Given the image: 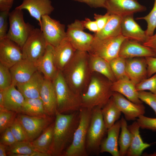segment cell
Segmentation results:
<instances>
[{
    "label": "cell",
    "mask_w": 156,
    "mask_h": 156,
    "mask_svg": "<svg viewBox=\"0 0 156 156\" xmlns=\"http://www.w3.org/2000/svg\"><path fill=\"white\" fill-rule=\"evenodd\" d=\"M55 118L49 153L51 156H62L73 140L79 123V111L68 114L57 112Z\"/></svg>",
    "instance_id": "obj_1"
},
{
    "label": "cell",
    "mask_w": 156,
    "mask_h": 156,
    "mask_svg": "<svg viewBox=\"0 0 156 156\" xmlns=\"http://www.w3.org/2000/svg\"><path fill=\"white\" fill-rule=\"evenodd\" d=\"M88 57V52L77 50L72 59L61 71L69 87L79 96L86 90L92 74Z\"/></svg>",
    "instance_id": "obj_2"
},
{
    "label": "cell",
    "mask_w": 156,
    "mask_h": 156,
    "mask_svg": "<svg viewBox=\"0 0 156 156\" xmlns=\"http://www.w3.org/2000/svg\"><path fill=\"white\" fill-rule=\"evenodd\" d=\"M112 83L101 74L92 73L86 90L80 96L81 107L102 108L112 96Z\"/></svg>",
    "instance_id": "obj_3"
},
{
    "label": "cell",
    "mask_w": 156,
    "mask_h": 156,
    "mask_svg": "<svg viewBox=\"0 0 156 156\" xmlns=\"http://www.w3.org/2000/svg\"><path fill=\"white\" fill-rule=\"evenodd\" d=\"M52 81L56 96L57 112L68 114L79 111L81 107L80 96L71 90L61 70H58Z\"/></svg>",
    "instance_id": "obj_4"
},
{
    "label": "cell",
    "mask_w": 156,
    "mask_h": 156,
    "mask_svg": "<svg viewBox=\"0 0 156 156\" xmlns=\"http://www.w3.org/2000/svg\"><path fill=\"white\" fill-rule=\"evenodd\" d=\"M92 109L81 107L79 110V120L72 142L64 152V156H87L86 148L87 133Z\"/></svg>",
    "instance_id": "obj_5"
},
{
    "label": "cell",
    "mask_w": 156,
    "mask_h": 156,
    "mask_svg": "<svg viewBox=\"0 0 156 156\" xmlns=\"http://www.w3.org/2000/svg\"><path fill=\"white\" fill-rule=\"evenodd\" d=\"M107 129L105 125L101 108L96 107L92 109L90 121L88 127L86 140V148L88 153H99L100 146Z\"/></svg>",
    "instance_id": "obj_6"
},
{
    "label": "cell",
    "mask_w": 156,
    "mask_h": 156,
    "mask_svg": "<svg viewBox=\"0 0 156 156\" xmlns=\"http://www.w3.org/2000/svg\"><path fill=\"white\" fill-rule=\"evenodd\" d=\"M8 19L10 26L6 37L21 49L35 28L29 23L25 22L22 10L15 8L9 12Z\"/></svg>",
    "instance_id": "obj_7"
},
{
    "label": "cell",
    "mask_w": 156,
    "mask_h": 156,
    "mask_svg": "<svg viewBox=\"0 0 156 156\" xmlns=\"http://www.w3.org/2000/svg\"><path fill=\"white\" fill-rule=\"evenodd\" d=\"M47 44L40 29L35 28L21 48L23 59L36 66L45 53Z\"/></svg>",
    "instance_id": "obj_8"
},
{
    "label": "cell",
    "mask_w": 156,
    "mask_h": 156,
    "mask_svg": "<svg viewBox=\"0 0 156 156\" xmlns=\"http://www.w3.org/2000/svg\"><path fill=\"white\" fill-rule=\"evenodd\" d=\"M126 38L122 35L102 40L94 38L88 52L99 56L109 62L119 56L121 44Z\"/></svg>",
    "instance_id": "obj_9"
},
{
    "label": "cell",
    "mask_w": 156,
    "mask_h": 156,
    "mask_svg": "<svg viewBox=\"0 0 156 156\" xmlns=\"http://www.w3.org/2000/svg\"><path fill=\"white\" fill-rule=\"evenodd\" d=\"M32 116L18 113L16 118L23 127L28 141L31 142L53 121V118Z\"/></svg>",
    "instance_id": "obj_10"
},
{
    "label": "cell",
    "mask_w": 156,
    "mask_h": 156,
    "mask_svg": "<svg viewBox=\"0 0 156 156\" xmlns=\"http://www.w3.org/2000/svg\"><path fill=\"white\" fill-rule=\"evenodd\" d=\"M81 21L75 20L67 26V38L77 50L88 52L94 39V36L83 31Z\"/></svg>",
    "instance_id": "obj_11"
},
{
    "label": "cell",
    "mask_w": 156,
    "mask_h": 156,
    "mask_svg": "<svg viewBox=\"0 0 156 156\" xmlns=\"http://www.w3.org/2000/svg\"><path fill=\"white\" fill-rule=\"evenodd\" d=\"M40 27L47 44L54 47L67 38L65 25L59 21L51 18L49 15L42 16Z\"/></svg>",
    "instance_id": "obj_12"
},
{
    "label": "cell",
    "mask_w": 156,
    "mask_h": 156,
    "mask_svg": "<svg viewBox=\"0 0 156 156\" xmlns=\"http://www.w3.org/2000/svg\"><path fill=\"white\" fill-rule=\"evenodd\" d=\"M105 8L111 14L122 18L146 10L137 0H105Z\"/></svg>",
    "instance_id": "obj_13"
},
{
    "label": "cell",
    "mask_w": 156,
    "mask_h": 156,
    "mask_svg": "<svg viewBox=\"0 0 156 156\" xmlns=\"http://www.w3.org/2000/svg\"><path fill=\"white\" fill-rule=\"evenodd\" d=\"M22 59L21 49L17 44L6 37L0 40V63L10 68Z\"/></svg>",
    "instance_id": "obj_14"
},
{
    "label": "cell",
    "mask_w": 156,
    "mask_h": 156,
    "mask_svg": "<svg viewBox=\"0 0 156 156\" xmlns=\"http://www.w3.org/2000/svg\"><path fill=\"white\" fill-rule=\"evenodd\" d=\"M112 97L116 105L128 121L134 120L145 113V108L142 104L135 103L121 94L113 92Z\"/></svg>",
    "instance_id": "obj_15"
},
{
    "label": "cell",
    "mask_w": 156,
    "mask_h": 156,
    "mask_svg": "<svg viewBox=\"0 0 156 156\" xmlns=\"http://www.w3.org/2000/svg\"><path fill=\"white\" fill-rule=\"evenodd\" d=\"M15 8L28 11L30 16L38 21L40 26L42 16L49 15L54 9L51 0H23Z\"/></svg>",
    "instance_id": "obj_16"
},
{
    "label": "cell",
    "mask_w": 156,
    "mask_h": 156,
    "mask_svg": "<svg viewBox=\"0 0 156 156\" xmlns=\"http://www.w3.org/2000/svg\"><path fill=\"white\" fill-rule=\"evenodd\" d=\"M137 41L125 39L120 46L119 56L125 59L137 57H156L150 49Z\"/></svg>",
    "instance_id": "obj_17"
},
{
    "label": "cell",
    "mask_w": 156,
    "mask_h": 156,
    "mask_svg": "<svg viewBox=\"0 0 156 156\" xmlns=\"http://www.w3.org/2000/svg\"><path fill=\"white\" fill-rule=\"evenodd\" d=\"M147 64L145 57L126 59V73L135 85L147 78Z\"/></svg>",
    "instance_id": "obj_18"
},
{
    "label": "cell",
    "mask_w": 156,
    "mask_h": 156,
    "mask_svg": "<svg viewBox=\"0 0 156 156\" xmlns=\"http://www.w3.org/2000/svg\"><path fill=\"white\" fill-rule=\"evenodd\" d=\"M9 69L12 77V85L15 86L28 81L38 70L34 63L25 59H22Z\"/></svg>",
    "instance_id": "obj_19"
},
{
    "label": "cell",
    "mask_w": 156,
    "mask_h": 156,
    "mask_svg": "<svg viewBox=\"0 0 156 156\" xmlns=\"http://www.w3.org/2000/svg\"><path fill=\"white\" fill-rule=\"evenodd\" d=\"M54 47L47 44L44 54L36 64L38 70L44 78L52 81L58 70L54 56Z\"/></svg>",
    "instance_id": "obj_20"
},
{
    "label": "cell",
    "mask_w": 156,
    "mask_h": 156,
    "mask_svg": "<svg viewBox=\"0 0 156 156\" xmlns=\"http://www.w3.org/2000/svg\"><path fill=\"white\" fill-rule=\"evenodd\" d=\"M121 35L127 39L142 43L147 37L145 31L134 20L133 15L122 18Z\"/></svg>",
    "instance_id": "obj_21"
},
{
    "label": "cell",
    "mask_w": 156,
    "mask_h": 156,
    "mask_svg": "<svg viewBox=\"0 0 156 156\" xmlns=\"http://www.w3.org/2000/svg\"><path fill=\"white\" fill-rule=\"evenodd\" d=\"M120 128V120L107 129V137L103 139L101 144L100 153L107 152L112 156H120L118 140Z\"/></svg>",
    "instance_id": "obj_22"
},
{
    "label": "cell",
    "mask_w": 156,
    "mask_h": 156,
    "mask_svg": "<svg viewBox=\"0 0 156 156\" xmlns=\"http://www.w3.org/2000/svg\"><path fill=\"white\" fill-rule=\"evenodd\" d=\"M40 94L48 115L55 117L57 111V101L55 90L51 81L44 78Z\"/></svg>",
    "instance_id": "obj_23"
},
{
    "label": "cell",
    "mask_w": 156,
    "mask_h": 156,
    "mask_svg": "<svg viewBox=\"0 0 156 156\" xmlns=\"http://www.w3.org/2000/svg\"><path fill=\"white\" fill-rule=\"evenodd\" d=\"M44 79L42 74L38 70L28 81L17 84L16 86L25 99L40 98V91Z\"/></svg>",
    "instance_id": "obj_24"
},
{
    "label": "cell",
    "mask_w": 156,
    "mask_h": 156,
    "mask_svg": "<svg viewBox=\"0 0 156 156\" xmlns=\"http://www.w3.org/2000/svg\"><path fill=\"white\" fill-rule=\"evenodd\" d=\"M76 49L67 38L54 47V56L57 67L62 71L70 61Z\"/></svg>",
    "instance_id": "obj_25"
},
{
    "label": "cell",
    "mask_w": 156,
    "mask_h": 156,
    "mask_svg": "<svg viewBox=\"0 0 156 156\" xmlns=\"http://www.w3.org/2000/svg\"><path fill=\"white\" fill-rule=\"evenodd\" d=\"M135 86L128 77H125L113 82L111 89L113 92L121 94L135 103L142 104L139 98Z\"/></svg>",
    "instance_id": "obj_26"
},
{
    "label": "cell",
    "mask_w": 156,
    "mask_h": 156,
    "mask_svg": "<svg viewBox=\"0 0 156 156\" xmlns=\"http://www.w3.org/2000/svg\"><path fill=\"white\" fill-rule=\"evenodd\" d=\"M128 128L131 135L130 144L126 156H140L143 151L150 146V144L143 141L140 133V125L137 121L128 125Z\"/></svg>",
    "instance_id": "obj_27"
},
{
    "label": "cell",
    "mask_w": 156,
    "mask_h": 156,
    "mask_svg": "<svg viewBox=\"0 0 156 156\" xmlns=\"http://www.w3.org/2000/svg\"><path fill=\"white\" fill-rule=\"evenodd\" d=\"M12 85L3 90L4 107L8 110L19 113L25 98L21 93Z\"/></svg>",
    "instance_id": "obj_28"
},
{
    "label": "cell",
    "mask_w": 156,
    "mask_h": 156,
    "mask_svg": "<svg viewBox=\"0 0 156 156\" xmlns=\"http://www.w3.org/2000/svg\"><path fill=\"white\" fill-rule=\"evenodd\" d=\"M122 19V18L119 16L111 14L104 27L94 35V38L102 40L121 35Z\"/></svg>",
    "instance_id": "obj_29"
},
{
    "label": "cell",
    "mask_w": 156,
    "mask_h": 156,
    "mask_svg": "<svg viewBox=\"0 0 156 156\" xmlns=\"http://www.w3.org/2000/svg\"><path fill=\"white\" fill-rule=\"evenodd\" d=\"M88 63L92 73H96L101 74L112 82L116 81L109 62L103 58L97 55L89 53Z\"/></svg>",
    "instance_id": "obj_30"
},
{
    "label": "cell",
    "mask_w": 156,
    "mask_h": 156,
    "mask_svg": "<svg viewBox=\"0 0 156 156\" xmlns=\"http://www.w3.org/2000/svg\"><path fill=\"white\" fill-rule=\"evenodd\" d=\"M19 113L37 117H46L49 116L40 98L25 99Z\"/></svg>",
    "instance_id": "obj_31"
},
{
    "label": "cell",
    "mask_w": 156,
    "mask_h": 156,
    "mask_svg": "<svg viewBox=\"0 0 156 156\" xmlns=\"http://www.w3.org/2000/svg\"><path fill=\"white\" fill-rule=\"evenodd\" d=\"M54 126V121L39 137L31 142L35 151L50 154L49 150L53 139Z\"/></svg>",
    "instance_id": "obj_32"
},
{
    "label": "cell",
    "mask_w": 156,
    "mask_h": 156,
    "mask_svg": "<svg viewBox=\"0 0 156 156\" xmlns=\"http://www.w3.org/2000/svg\"><path fill=\"white\" fill-rule=\"evenodd\" d=\"M101 112L105 125L107 129L118 120L121 113L115 103L112 96L101 108Z\"/></svg>",
    "instance_id": "obj_33"
},
{
    "label": "cell",
    "mask_w": 156,
    "mask_h": 156,
    "mask_svg": "<svg viewBox=\"0 0 156 156\" xmlns=\"http://www.w3.org/2000/svg\"><path fill=\"white\" fill-rule=\"evenodd\" d=\"M121 132L119 135L118 143L120 156H125L130 146L131 135L128 128L126 119L123 116L120 120Z\"/></svg>",
    "instance_id": "obj_34"
},
{
    "label": "cell",
    "mask_w": 156,
    "mask_h": 156,
    "mask_svg": "<svg viewBox=\"0 0 156 156\" xmlns=\"http://www.w3.org/2000/svg\"><path fill=\"white\" fill-rule=\"evenodd\" d=\"M35 151L31 142L29 141L16 142L10 146H6L7 155L18 153L30 156Z\"/></svg>",
    "instance_id": "obj_35"
},
{
    "label": "cell",
    "mask_w": 156,
    "mask_h": 156,
    "mask_svg": "<svg viewBox=\"0 0 156 156\" xmlns=\"http://www.w3.org/2000/svg\"><path fill=\"white\" fill-rule=\"evenodd\" d=\"M116 80L128 77L126 73V59L118 56L109 62Z\"/></svg>",
    "instance_id": "obj_36"
},
{
    "label": "cell",
    "mask_w": 156,
    "mask_h": 156,
    "mask_svg": "<svg viewBox=\"0 0 156 156\" xmlns=\"http://www.w3.org/2000/svg\"><path fill=\"white\" fill-rule=\"evenodd\" d=\"M18 113L4 108L0 109V133L10 127L15 120Z\"/></svg>",
    "instance_id": "obj_37"
},
{
    "label": "cell",
    "mask_w": 156,
    "mask_h": 156,
    "mask_svg": "<svg viewBox=\"0 0 156 156\" xmlns=\"http://www.w3.org/2000/svg\"><path fill=\"white\" fill-rule=\"evenodd\" d=\"M137 20H144L147 23V27L145 31L147 36H152L156 28V0H155L153 7L146 16L142 17H137Z\"/></svg>",
    "instance_id": "obj_38"
},
{
    "label": "cell",
    "mask_w": 156,
    "mask_h": 156,
    "mask_svg": "<svg viewBox=\"0 0 156 156\" xmlns=\"http://www.w3.org/2000/svg\"><path fill=\"white\" fill-rule=\"evenodd\" d=\"M12 84V77L9 68L0 63V90H4Z\"/></svg>",
    "instance_id": "obj_39"
},
{
    "label": "cell",
    "mask_w": 156,
    "mask_h": 156,
    "mask_svg": "<svg viewBox=\"0 0 156 156\" xmlns=\"http://www.w3.org/2000/svg\"><path fill=\"white\" fill-rule=\"evenodd\" d=\"M135 86L138 91L148 90L156 94V73L153 76L144 79Z\"/></svg>",
    "instance_id": "obj_40"
},
{
    "label": "cell",
    "mask_w": 156,
    "mask_h": 156,
    "mask_svg": "<svg viewBox=\"0 0 156 156\" xmlns=\"http://www.w3.org/2000/svg\"><path fill=\"white\" fill-rule=\"evenodd\" d=\"M10 128L17 142L28 141L24 130L16 117Z\"/></svg>",
    "instance_id": "obj_41"
},
{
    "label": "cell",
    "mask_w": 156,
    "mask_h": 156,
    "mask_svg": "<svg viewBox=\"0 0 156 156\" xmlns=\"http://www.w3.org/2000/svg\"><path fill=\"white\" fill-rule=\"evenodd\" d=\"M140 99L150 106L154 110L156 116V94L144 91H138Z\"/></svg>",
    "instance_id": "obj_42"
},
{
    "label": "cell",
    "mask_w": 156,
    "mask_h": 156,
    "mask_svg": "<svg viewBox=\"0 0 156 156\" xmlns=\"http://www.w3.org/2000/svg\"><path fill=\"white\" fill-rule=\"evenodd\" d=\"M136 119L142 129L156 131V118H149L142 115Z\"/></svg>",
    "instance_id": "obj_43"
},
{
    "label": "cell",
    "mask_w": 156,
    "mask_h": 156,
    "mask_svg": "<svg viewBox=\"0 0 156 156\" xmlns=\"http://www.w3.org/2000/svg\"><path fill=\"white\" fill-rule=\"evenodd\" d=\"M9 11H0V40L6 37Z\"/></svg>",
    "instance_id": "obj_44"
},
{
    "label": "cell",
    "mask_w": 156,
    "mask_h": 156,
    "mask_svg": "<svg viewBox=\"0 0 156 156\" xmlns=\"http://www.w3.org/2000/svg\"><path fill=\"white\" fill-rule=\"evenodd\" d=\"M1 134L0 143L6 146H10L17 142L11 131L10 127L6 129Z\"/></svg>",
    "instance_id": "obj_45"
},
{
    "label": "cell",
    "mask_w": 156,
    "mask_h": 156,
    "mask_svg": "<svg viewBox=\"0 0 156 156\" xmlns=\"http://www.w3.org/2000/svg\"><path fill=\"white\" fill-rule=\"evenodd\" d=\"M110 15L111 14L108 12L103 15L96 14H94V18L96 23L99 31L105 26L108 21Z\"/></svg>",
    "instance_id": "obj_46"
},
{
    "label": "cell",
    "mask_w": 156,
    "mask_h": 156,
    "mask_svg": "<svg viewBox=\"0 0 156 156\" xmlns=\"http://www.w3.org/2000/svg\"><path fill=\"white\" fill-rule=\"evenodd\" d=\"M147 64V77L156 73V57H145Z\"/></svg>",
    "instance_id": "obj_47"
},
{
    "label": "cell",
    "mask_w": 156,
    "mask_h": 156,
    "mask_svg": "<svg viewBox=\"0 0 156 156\" xmlns=\"http://www.w3.org/2000/svg\"><path fill=\"white\" fill-rule=\"evenodd\" d=\"M85 3L91 8H105V0H72Z\"/></svg>",
    "instance_id": "obj_48"
},
{
    "label": "cell",
    "mask_w": 156,
    "mask_h": 156,
    "mask_svg": "<svg viewBox=\"0 0 156 156\" xmlns=\"http://www.w3.org/2000/svg\"><path fill=\"white\" fill-rule=\"evenodd\" d=\"M81 22L84 28L95 33L99 31L97 25L95 21H92L89 18H86Z\"/></svg>",
    "instance_id": "obj_49"
},
{
    "label": "cell",
    "mask_w": 156,
    "mask_h": 156,
    "mask_svg": "<svg viewBox=\"0 0 156 156\" xmlns=\"http://www.w3.org/2000/svg\"><path fill=\"white\" fill-rule=\"evenodd\" d=\"M142 44L151 49L156 54V33L152 36H147Z\"/></svg>",
    "instance_id": "obj_50"
},
{
    "label": "cell",
    "mask_w": 156,
    "mask_h": 156,
    "mask_svg": "<svg viewBox=\"0 0 156 156\" xmlns=\"http://www.w3.org/2000/svg\"><path fill=\"white\" fill-rule=\"evenodd\" d=\"M14 0H0V11H9L12 8Z\"/></svg>",
    "instance_id": "obj_51"
},
{
    "label": "cell",
    "mask_w": 156,
    "mask_h": 156,
    "mask_svg": "<svg viewBox=\"0 0 156 156\" xmlns=\"http://www.w3.org/2000/svg\"><path fill=\"white\" fill-rule=\"evenodd\" d=\"M51 155L48 153H44L35 151L32 153L30 156H51Z\"/></svg>",
    "instance_id": "obj_52"
},
{
    "label": "cell",
    "mask_w": 156,
    "mask_h": 156,
    "mask_svg": "<svg viewBox=\"0 0 156 156\" xmlns=\"http://www.w3.org/2000/svg\"><path fill=\"white\" fill-rule=\"evenodd\" d=\"M6 146L0 143V156H7Z\"/></svg>",
    "instance_id": "obj_53"
},
{
    "label": "cell",
    "mask_w": 156,
    "mask_h": 156,
    "mask_svg": "<svg viewBox=\"0 0 156 156\" xmlns=\"http://www.w3.org/2000/svg\"><path fill=\"white\" fill-rule=\"evenodd\" d=\"M5 108L3 106V90H0V109Z\"/></svg>",
    "instance_id": "obj_54"
},
{
    "label": "cell",
    "mask_w": 156,
    "mask_h": 156,
    "mask_svg": "<svg viewBox=\"0 0 156 156\" xmlns=\"http://www.w3.org/2000/svg\"><path fill=\"white\" fill-rule=\"evenodd\" d=\"M145 155L146 156H156V152H155L153 153V154H145Z\"/></svg>",
    "instance_id": "obj_55"
}]
</instances>
